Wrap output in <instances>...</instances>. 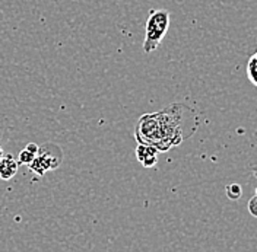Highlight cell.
<instances>
[{"label": "cell", "instance_id": "1", "mask_svg": "<svg viewBox=\"0 0 257 252\" xmlns=\"http://www.w3.org/2000/svg\"><path fill=\"white\" fill-rule=\"evenodd\" d=\"M199 124V114L189 105L177 102L158 112L144 114L135 128V139L167 152L190 139Z\"/></svg>", "mask_w": 257, "mask_h": 252}, {"label": "cell", "instance_id": "2", "mask_svg": "<svg viewBox=\"0 0 257 252\" xmlns=\"http://www.w3.org/2000/svg\"><path fill=\"white\" fill-rule=\"evenodd\" d=\"M170 28V14L164 9L152 11L148 21H146V28H145V40H144V51L145 54H149L160 47L162 38Z\"/></svg>", "mask_w": 257, "mask_h": 252}, {"label": "cell", "instance_id": "3", "mask_svg": "<svg viewBox=\"0 0 257 252\" xmlns=\"http://www.w3.org/2000/svg\"><path fill=\"white\" fill-rule=\"evenodd\" d=\"M62 160H63V152L60 146L53 144V143H46L38 149L37 156L32 160L31 165H28V168L32 172L43 176L48 171L57 169L62 165Z\"/></svg>", "mask_w": 257, "mask_h": 252}, {"label": "cell", "instance_id": "4", "mask_svg": "<svg viewBox=\"0 0 257 252\" xmlns=\"http://www.w3.org/2000/svg\"><path fill=\"white\" fill-rule=\"evenodd\" d=\"M158 153L160 150L155 149L154 146L144 144V143H138L136 147V158L139 160V163L145 168H152L157 165L158 162Z\"/></svg>", "mask_w": 257, "mask_h": 252}, {"label": "cell", "instance_id": "5", "mask_svg": "<svg viewBox=\"0 0 257 252\" xmlns=\"http://www.w3.org/2000/svg\"><path fill=\"white\" fill-rule=\"evenodd\" d=\"M19 169V162L11 153H6L0 159V178L9 181L15 176Z\"/></svg>", "mask_w": 257, "mask_h": 252}, {"label": "cell", "instance_id": "6", "mask_svg": "<svg viewBox=\"0 0 257 252\" xmlns=\"http://www.w3.org/2000/svg\"><path fill=\"white\" fill-rule=\"evenodd\" d=\"M38 149H40L38 144H35V143H28L27 147H24V149L19 152L18 162H19L21 165H27V166L31 165L32 160L35 159L37 153H38Z\"/></svg>", "mask_w": 257, "mask_h": 252}, {"label": "cell", "instance_id": "7", "mask_svg": "<svg viewBox=\"0 0 257 252\" xmlns=\"http://www.w3.org/2000/svg\"><path fill=\"white\" fill-rule=\"evenodd\" d=\"M247 76L248 80L257 88V51L250 57L247 63Z\"/></svg>", "mask_w": 257, "mask_h": 252}, {"label": "cell", "instance_id": "8", "mask_svg": "<svg viewBox=\"0 0 257 252\" xmlns=\"http://www.w3.org/2000/svg\"><path fill=\"white\" fill-rule=\"evenodd\" d=\"M225 191H226V195H228L229 200H238L241 197V194H242V189H241L238 184H229L225 188Z\"/></svg>", "mask_w": 257, "mask_h": 252}, {"label": "cell", "instance_id": "9", "mask_svg": "<svg viewBox=\"0 0 257 252\" xmlns=\"http://www.w3.org/2000/svg\"><path fill=\"white\" fill-rule=\"evenodd\" d=\"M248 211H250L254 217H257V189L254 197L248 201Z\"/></svg>", "mask_w": 257, "mask_h": 252}, {"label": "cell", "instance_id": "10", "mask_svg": "<svg viewBox=\"0 0 257 252\" xmlns=\"http://www.w3.org/2000/svg\"><path fill=\"white\" fill-rule=\"evenodd\" d=\"M5 117L0 115V142L6 137V124H5Z\"/></svg>", "mask_w": 257, "mask_h": 252}, {"label": "cell", "instance_id": "11", "mask_svg": "<svg viewBox=\"0 0 257 252\" xmlns=\"http://www.w3.org/2000/svg\"><path fill=\"white\" fill-rule=\"evenodd\" d=\"M5 155H6V153H5V150H3V147H2V143H0V159L3 158Z\"/></svg>", "mask_w": 257, "mask_h": 252}]
</instances>
